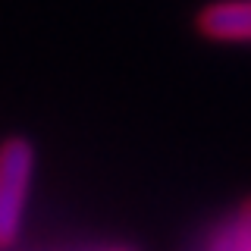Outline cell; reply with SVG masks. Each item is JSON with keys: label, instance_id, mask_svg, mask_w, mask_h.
<instances>
[{"label": "cell", "instance_id": "4", "mask_svg": "<svg viewBox=\"0 0 251 251\" xmlns=\"http://www.w3.org/2000/svg\"><path fill=\"white\" fill-rule=\"evenodd\" d=\"M107 251H132V248H107Z\"/></svg>", "mask_w": 251, "mask_h": 251}, {"label": "cell", "instance_id": "5", "mask_svg": "<svg viewBox=\"0 0 251 251\" xmlns=\"http://www.w3.org/2000/svg\"><path fill=\"white\" fill-rule=\"evenodd\" d=\"M245 251H251V232H248V245H245Z\"/></svg>", "mask_w": 251, "mask_h": 251}, {"label": "cell", "instance_id": "3", "mask_svg": "<svg viewBox=\"0 0 251 251\" xmlns=\"http://www.w3.org/2000/svg\"><path fill=\"white\" fill-rule=\"evenodd\" d=\"M248 232H251V204L239 207L229 220H223V223L207 235L204 251H245Z\"/></svg>", "mask_w": 251, "mask_h": 251}, {"label": "cell", "instance_id": "1", "mask_svg": "<svg viewBox=\"0 0 251 251\" xmlns=\"http://www.w3.org/2000/svg\"><path fill=\"white\" fill-rule=\"evenodd\" d=\"M35 145L22 135L0 141V251L13 248L22 235L35 182Z\"/></svg>", "mask_w": 251, "mask_h": 251}, {"label": "cell", "instance_id": "2", "mask_svg": "<svg viewBox=\"0 0 251 251\" xmlns=\"http://www.w3.org/2000/svg\"><path fill=\"white\" fill-rule=\"evenodd\" d=\"M195 31L214 44H251V0H210L195 13Z\"/></svg>", "mask_w": 251, "mask_h": 251}]
</instances>
